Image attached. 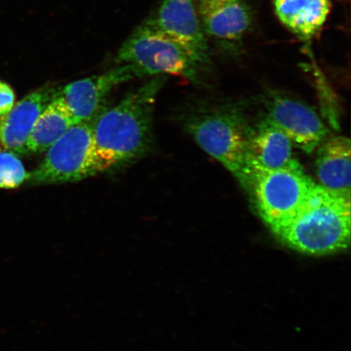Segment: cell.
I'll return each mask as SVG.
<instances>
[{"label":"cell","instance_id":"6da1fadb","mask_svg":"<svg viewBox=\"0 0 351 351\" xmlns=\"http://www.w3.org/2000/svg\"><path fill=\"white\" fill-rule=\"evenodd\" d=\"M161 77L131 92L93 120L96 173H104L138 159L150 150L152 115Z\"/></svg>","mask_w":351,"mask_h":351},{"label":"cell","instance_id":"7a4b0ae2","mask_svg":"<svg viewBox=\"0 0 351 351\" xmlns=\"http://www.w3.org/2000/svg\"><path fill=\"white\" fill-rule=\"evenodd\" d=\"M274 234L289 247L311 256L343 251L350 240V199L315 183L295 218Z\"/></svg>","mask_w":351,"mask_h":351},{"label":"cell","instance_id":"3957f363","mask_svg":"<svg viewBox=\"0 0 351 351\" xmlns=\"http://www.w3.org/2000/svg\"><path fill=\"white\" fill-rule=\"evenodd\" d=\"M248 125L234 108L209 109L188 117L185 128L199 146L244 186L249 172Z\"/></svg>","mask_w":351,"mask_h":351},{"label":"cell","instance_id":"277c9868","mask_svg":"<svg viewBox=\"0 0 351 351\" xmlns=\"http://www.w3.org/2000/svg\"><path fill=\"white\" fill-rule=\"evenodd\" d=\"M314 184L298 163L276 170L251 168L243 186L251 191L261 217L275 232L295 218Z\"/></svg>","mask_w":351,"mask_h":351},{"label":"cell","instance_id":"5b68a950","mask_svg":"<svg viewBox=\"0 0 351 351\" xmlns=\"http://www.w3.org/2000/svg\"><path fill=\"white\" fill-rule=\"evenodd\" d=\"M93 120L74 125L48 148L41 163L29 173L28 182L33 185H58L97 175Z\"/></svg>","mask_w":351,"mask_h":351},{"label":"cell","instance_id":"8992f818","mask_svg":"<svg viewBox=\"0 0 351 351\" xmlns=\"http://www.w3.org/2000/svg\"><path fill=\"white\" fill-rule=\"evenodd\" d=\"M119 62L134 66L143 76L160 74L194 78L196 63L182 48L146 21L118 51Z\"/></svg>","mask_w":351,"mask_h":351},{"label":"cell","instance_id":"52a82bcc","mask_svg":"<svg viewBox=\"0 0 351 351\" xmlns=\"http://www.w3.org/2000/svg\"><path fill=\"white\" fill-rule=\"evenodd\" d=\"M265 105L267 117L302 152L313 153L326 141L328 130L308 105L276 91L267 95Z\"/></svg>","mask_w":351,"mask_h":351},{"label":"cell","instance_id":"ba28073f","mask_svg":"<svg viewBox=\"0 0 351 351\" xmlns=\"http://www.w3.org/2000/svg\"><path fill=\"white\" fill-rule=\"evenodd\" d=\"M146 21L181 47L196 64L207 61V37L192 0H162L156 14Z\"/></svg>","mask_w":351,"mask_h":351},{"label":"cell","instance_id":"9c48e42d","mask_svg":"<svg viewBox=\"0 0 351 351\" xmlns=\"http://www.w3.org/2000/svg\"><path fill=\"white\" fill-rule=\"evenodd\" d=\"M134 66L124 64L109 71L69 83L56 96L63 101L77 123L90 121L97 116L105 98L117 86L143 77Z\"/></svg>","mask_w":351,"mask_h":351},{"label":"cell","instance_id":"30bf717a","mask_svg":"<svg viewBox=\"0 0 351 351\" xmlns=\"http://www.w3.org/2000/svg\"><path fill=\"white\" fill-rule=\"evenodd\" d=\"M57 90L43 86L32 92L0 117V152L21 154L35 121L56 97Z\"/></svg>","mask_w":351,"mask_h":351},{"label":"cell","instance_id":"8fae6325","mask_svg":"<svg viewBox=\"0 0 351 351\" xmlns=\"http://www.w3.org/2000/svg\"><path fill=\"white\" fill-rule=\"evenodd\" d=\"M247 136L249 169L276 170L298 163L291 140L269 118L249 125Z\"/></svg>","mask_w":351,"mask_h":351},{"label":"cell","instance_id":"7c38bea8","mask_svg":"<svg viewBox=\"0 0 351 351\" xmlns=\"http://www.w3.org/2000/svg\"><path fill=\"white\" fill-rule=\"evenodd\" d=\"M351 143L348 138H332L318 147L315 172L322 186L335 194L350 197Z\"/></svg>","mask_w":351,"mask_h":351},{"label":"cell","instance_id":"4fadbf2b","mask_svg":"<svg viewBox=\"0 0 351 351\" xmlns=\"http://www.w3.org/2000/svg\"><path fill=\"white\" fill-rule=\"evenodd\" d=\"M274 5L282 25L306 40L326 23L331 10L330 0H274Z\"/></svg>","mask_w":351,"mask_h":351},{"label":"cell","instance_id":"5bb4252c","mask_svg":"<svg viewBox=\"0 0 351 351\" xmlns=\"http://www.w3.org/2000/svg\"><path fill=\"white\" fill-rule=\"evenodd\" d=\"M76 124L63 101L56 95L35 121L21 154L46 152Z\"/></svg>","mask_w":351,"mask_h":351},{"label":"cell","instance_id":"9a60e30c","mask_svg":"<svg viewBox=\"0 0 351 351\" xmlns=\"http://www.w3.org/2000/svg\"><path fill=\"white\" fill-rule=\"evenodd\" d=\"M206 36L234 41L243 36L252 25V12L241 0H231L200 16Z\"/></svg>","mask_w":351,"mask_h":351},{"label":"cell","instance_id":"2e32d148","mask_svg":"<svg viewBox=\"0 0 351 351\" xmlns=\"http://www.w3.org/2000/svg\"><path fill=\"white\" fill-rule=\"evenodd\" d=\"M29 173L16 154L0 152V188L15 189L28 182Z\"/></svg>","mask_w":351,"mask_h":351},{"label":"cell","instance_id":"e0dca14e","mask_svg":"<svg viewBox=\"0 0 351 351\" xmlns=\"http://www.w3.org/2000/svg\"><path fill=\"white\" fill-rule=\"evenodd\" d=\"M14 104V91L7 83L0 81V117L10 112Z\"/></svg>","mask_w":351,"mask_h":351},{"label":"cell","instance_id":"ac0fdd59","mask_svg":"<svg viewBox=\"0 0 351 351\" xmlns=\"http://www.w3.org/2000/svg\"><path fill=\"white\" fill-rule=\"evenodd\" d=\"M192 1L194 2L200 16L231 0H192Z\"/></svg>","mask_w":351,"mask_h":351}]
</instances>
